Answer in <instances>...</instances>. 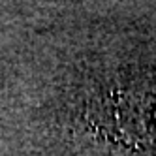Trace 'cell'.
Listing matches in <instances>:
<instances>
[{
	"label": "cell",
	"instance_id": "obj_1",
	"mask_svg": "<svg viewBox=\"0 0 156 156\" xmlns=\"http://www.w3.org/2000/svg\"><path fill=\"white\" fill-rule=\"evenodd\" d=\"M122 98H128L126 124H139L141 136L147 139L152 137L156 141V73L145 79L143 87L139 83H133L128 90H124Z\"/></svg>",
	"mask_w": 156,
	"mask_h": 156
}]
</instances>
